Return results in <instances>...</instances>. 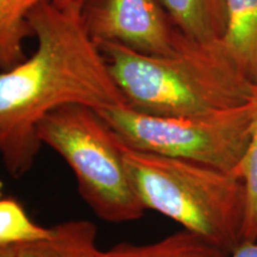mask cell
Instances as JSON below:
<instances>
[{
	"mask_svg": "<svg viewBox=\"0 0 257 257\" xmlns=\"http://www.w3.org/2000/svg\"><path fill=\"white\" fill-rule=\"evenodd\" d=\"M37 48L0 74V152L9 174L30 170L41 147L37 125L64 105L94 110L127 105L81 14L41 3L29 16Z\"/></svg>",
	"mask_w": 257,
	"mask_h": 257,
	"instance_id": "6da1fadb",
	"label": "cell"
},
{
	"mask_svg": "<svg viewBox=\"0 0 257 257\" xmlns=\"http://www.w3.org/2000/svg\"><path fill=\"white\" fill-rule=\"evenodd\" d=\"M96 42V41H95ZM126 104L155 115H195L245 104L253 83L223 41L186 36L170 55H150L113 42H96Z\"/></svg>",
	"mask_w": 257,
	"mask_h": 257,
	"instance_id": "7a4b0ae2",
	"label": "cell"
},
{
	"mask_svg": "<svg viewBox=\"0 0 257 257\" xmlns=\"http://www.w3.org/2000/svg\"><path fill=\"white\" fill-rule=\"evenodd\" d=\"M120 150L146 210L159 212L230 253L243 243L245 187L238 176L123 142Z\"/></svg>",
	"mask_w": 257,
	"mask_h": 257,
	"instance_id": "3957f363",
	"label": "cell"
},
{
	"mask_svg": "<svg viewBox=\"0 0 257 257\" xmlns=\"http://www.w3.org/2000/svg\"><path fill=\"white\" fill-rule=\"evenodd\" d=\"M37 134L73 170L80 195L96 217L114 224L143 217L146 208L127 174L119 138L98 111L61 106L42 118Z\"/></svg>",
	"mask_w": 257,
	"mask_h": 257,
	"instance_id": "277c9868",
	"label": "cell"
},
{
	"mask_svg": "<svg viewBox=\"0 0 257 257\" xmlns=\"http://www.w3.org/2000/svg\"><path fill=\"white\" fill-rule=\"evenodd\" d=\"M120 142L134 149L233 173L251 138L252 105L210 113L155 115L128 105L96 110Z\"/></svg>",
	"mask_w": 257,
	"mask_h": 257,
	"instance_id": "5b68a950",
	"label": "cell"
},
{
	"mask_svg": "<svg viewBox=\"0 0 257 257\" xmlns=\"http://www.w3.org/2000/svg\"><path fill=\"white\" fill-rule=\"evenodd\" d=\"M80 14L94 41L143 54L170 55L186 38L159 0H85Z\"/></svg>",
	"mask_w": 257,
	"mask_h": 257,
	"instance_id": "8992f818",
	"label": "cell"
},
{
	"mask_svg": "<svg viewBox=\"0 0 257 257\" xmlns=\"http://www.w3.org/2000/svg\"><path fill=\"white\" fill-rule=\"evenodd\" d=\"M0 257H101V250L92 221L68 220L53 226L48 238L0 246Z\"/></svg>",
	"mask_w": 257,
	"mask_h": 257,
	"instance_id": "52a82bcc",
	"label": "cell"
},
{
	"mask_svg": "<svg viewBox=\"0 0 257 257\" xmlns=\"http://www.w3.org/2000/svg\"><path fill=\"white\" fill-rule=\"evenodd\" d=\"M176 28L192 40H223L227 23L226 0H159Z\"/></svg>",
	"mask_w": 257,
	"mask_h": 257,
	"instance_id": "ba28073f",
	"label": "cell"
},
{
	"mask_svg": "<svg viewBox=\"0 0 257 257\" xmlns=\"http://www.w3.org/2000/svg\"><path fill=\"white\" fill-rule=\"evenodd\" d=\"M223 43L244 75L257 85V0H226Z\"/></svg>",
	"mask_w": 257,
	"mask_h": 257,
	"instance_id": "9c48e42d",
	"label": "cell"
},
{
	"mask_svg": "<svg viewBox=\"0 0 257 257\" xmlns=\"http://www.w3.org/2000/svg\"><path fill=\"white\" fill-rule=\"evenodd\" d=\"M231 253L200 234L184 229L149 244L120 243L101 251V257H230Z\"/></svg>",
	"mask_w": 257,
	"mask_h": 257,
	"instance_id": "30bf717a",
	"label": "cell"
},
{
	"mask_svg": "<svg viewBox=\"0 0 257 257\" xmlns=\"http://www.w3.org/2000/svg\"><path fill=\"white\" fill-rule=\"evenodd\" d=\"M46 0H0V66L3 70L25 60L23 43L32 36L29 16Z\"/></svg>",
	"mask_w": 257,
	"mask_h": 257,
	"instance_id": "8fae6325",
	"label": "cell"
},
{
	"mask_svg": "<svg viewBox=\"0 0 257 257\" xmlns=\"http://www.w3.org/2000/svg\"><path fill=\"white\" fill-rule=\"evenodd\" d=\"M250 101L252 105L251 138L245 154L233 172L245 187L243 242L257 240V85H253Z\"/></svg>",
	"mask_w": 257,
	"mask_h": 257,
	"instance_id": "7c38bea8",
	"label": "cell"
},
{
	"mask_svg": "<svg viewBox=\"0 0 257 257\" xmlns=\"http://www.w3.org/2000/svg\"><path fill=\"white\" fill-rule=\"evenodd\" d=\"M53 227H43L35 223L17 199L0 200V246L36 242L48 238Z\"/></svg>",
	"mask_w": 257,
	"mask_h": 257,
	"instance_id": "4fadbf2b",
	"label": "cell"
},
{
	"mask_svg": "<svg viewBox=\"0 0 257 257\" xmlns=\"http://www.w3.org/2000/svg\"><path fill=\"white\" fill-rule=\"evenodd\" d=\"M230 257H257V240L240 243Z\"/></svg>",
	"mask_w": 257,
	"mask_h": 257,
	"instance_id": "5bb4252c",
	"label": "cell"
},
{
	"mask_svg": "<svg viewBox=\"0 0 257 257\" xmlns=\"http://www.w3.org/2000/svg\"><path fill=\"white\" fill-rule=\"evenodd\" d=\"M53 3H55L60 8L66 9V10H72V11L80 12L81 8L85 3V0H51Z\"/></svg>",
	"mask_w": 257,
	"mask_h": 257,
	"instance_id": "9a60e30c",
	"label": "cell"
}]
</instances>
